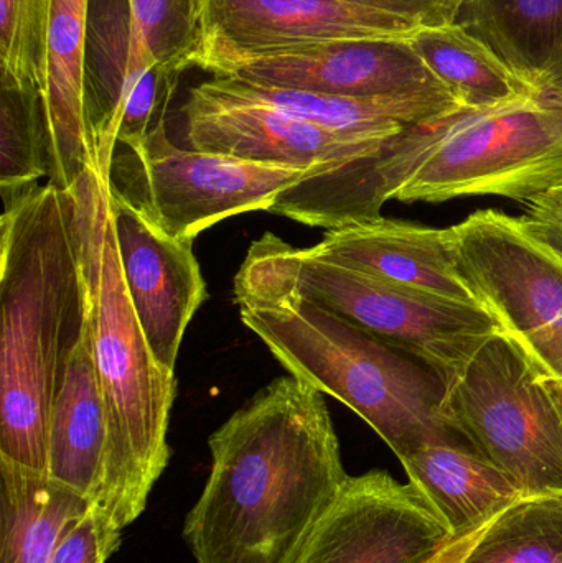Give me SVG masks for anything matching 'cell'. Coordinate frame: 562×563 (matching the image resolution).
Returning a JSON list of instances; mask_svg holds the SVG:
<instances>
[{
  "mask_svg": "<svg viewBox=\"0 0 562 563\" xmlns=\"http://www.w3.org/2000/svg\"><path fill=\"white\" fill-rule=\"evenodd\" d=\"M312 251L395 287L482 307L459 273L454 227L441 230L382 217L327 231Z\"/></svg>",
  "mask_w": 562,
  "mask_h": 563,
  "instance_id": "cell-15",
  "label": "cell"
},
{
  "mask_svg": "<svg viewBox=\"0 0 562 563\" xmlns=\"http://www.w3.org/2000/svg\"><path fill=\"white\" fill-rule=\"evenodd\" d=\"M53 5L55 0H0V85L45 95Z\"/></svg>",
  "mask_w": 562,
  "mask_h": 563,
  "instance_id": "cell-25",
  "label": "cell"
},
{
  "mask_svg": "<svg viewBox=\"0 0 562 563\" xmlns=\"http://www.w3.org/2000/svg\"><path fill=\"white\" fill-rule=\"evenodd\" d=\"M419 25L343 0H201L195 68L340 40L409 38Z\"/></svg>",
  "mask_w": 562,
  "mask_h": 563,
  "instance_id": "cell-13",
  "label": "cell"
},
{
  "mask_svg": "<svg viewBox=\"0 0 562 563\" xmlns=\"http://www.w3.org/2000/svg\"><path fill=\"white\" fill-rule=\"evenodd\" d=\"M234 300L287 373L350 407L399 462L432 443L465 442L445 420V386L428 364L297 295Z\"/></svg>",
  "mask_w": 562,
  "mask_h": 563,
  "instance_id": "cell-4",
  "label": "cell"
},
{
  "mask_svg": "<svg viewBox=\"0 0 562 563\" xmlns=\"http://www.w3.org/2000/svg\"><path fill=\"white\" fill-rule=\"evenodd\" d=\"M108 433V406L96 363L86 298L85 324L66 361L49 417L48 478L98 503Z\"/></svg>",
  "mask_w": 562,
  "mask_h": 563,
  "instance_id": "cell-16",
  "label": "cell"
},
{
  "mask_svg": "<svg viewBox=\"0 0 562 563\" xmlns=\"http://www.w3.org/2000/svg\"><path fill=\"white\" fill-rule=\"evenodd\" d=\"M71 194L109 420L104 478L95 505L122 531L145 511L152 488L170 460L167 432L177 379L152 354L129 298L109 210L108 180L91 167Z\"/></svg>",
  "mask_w": 562,
  "mask_h": 563,
  "instance_id": "cell-3",
  "label": "cell"
},
{
  "mask_svg": "<svg viewBox=\"0 0 562 563\" xmlns=\"http://www.w3.org/2000/svg\"><path fill=\"white\" fill-rule=\"evenodd\" d=\"M444 416L521 498L562 493V404L504 331L445 386Z\"/></svg>",
  "mask_w": 562,
  "mask_h": 563,
  "instance_id": "cell-7",
  "label": "cell"
},
{
  "mask_svg": "<svg viewBox=\"0 0 562 563\" xmlns=\"http://www.w3.org/2000/svg\"><path fill=\"white\" fill-rule=\"evenodd\" d=\"M49 174L42 91L0 85V194L3 203Z\"/></svg>",
  "mask_w": 562,
  "mask_h": 563,
  "instance_id": "cell-23",
  "label": "cell"
},
{
  "mask_svg": "<svg viewBox=\"0 0 562 563\" xmlns=\"http://www.w3.org/2000/svg\"><path fill=\"white\" fill-rule=\"evenodd\" d=\"M401 463L455 538L488 525L521 499L510 479L465 442L432 443Z\"/></svg>",
  "mask_w": 562,
  "mask_h": 563,
  "instance_id": "cell-18",
  "label": "cell"
},
{
  "mask_svg": "<svg viewBox=\"0 0 562 563\" xmlns=\"http://www.w3.org/2000/svg\"><path fill=\"white\" fill-rule=\"evenodd\" d=\"M91 0H55L46 46L49 184L71 191L95 165L86 124V55Z\"/></svg>",
  "mask_w": 562,
  "mask_h": 563,
  "instance_id": "cell-17",
  "label": "cell"
},
{
  "mask_svg": "<svg viewBox=\"0 0 562 563\" xmlns=\"http://www.w3.org/2000/svg\"><path fill=\"white\" fill-rule=\"evenodd\" d=\"M454 539L415 483L370 472L346 478L294 563H426Z\"/></svg>",
  "mask_w": 562,
  "mask_h": 563,
  "instance_id": "cell-12",
  "label": "cell"
},
{
  "mask_svg": "<svg viewBox=\"0 0 562 563\" xmlns=\"http://www.w3.org/2000/svg\"><path fill=\"white\" fill-rule=\"evenodd\" d=\"M494 521V519H492ZM488 525L481 526V528L474 529V531L465 532V534L458 536L448 548L442 549L438 555L431 559L426 563H462L464 561L465 555L471 551L472 545L477 542V539L481 538L484 529L487 528Z\"/></svg>",
  "mask_w": 562,
  "mask_h": 563,
  "instance_id": "cell-29",
  "label": "cell"
},
{
  "mask_svg": "<svg viewBox=\"0 0 562 563\" xmlns=\"http://www.w3.org/2000/svg\"><path fill=\"white\" fill-rule=\"evenodd\" d=\"M363 9L378 10L419 26L455 22L462 0H343Z\"/></svg>",
  "mask_w": 562,
  "mask_h": 563,
  "instance_id": "cell-28",
  "label": "cell"
},
{
  "mask_svg": "<svg viewBox=\"0 0 562 563\" xmlns=\"http://www.w3.org/2000/svg\"><path fill=\"white\" fill-rule=\"evenodd\" d=\"M462 563H562V493L518 499L488 522Z\"/></svg>",
  "mask_w": 562,
  "mask_h": 563,
  "instance_id": "cell-22",
  "label": "cell"
},
{
  "mask_svg": "<svg viewBox=\"0 0 562 563\" xmlns=\"http://www.w3.org/2000/svg\"><path fill=\"white\" fill-rule=\"evenodd\" d=\"M92 505L46 475L0 462V563H49Z\"/></svg>",
  "mask_w": 562,
  "mask_h": 563,
  "instance_id": "cell-19",
  "label": "cell"
},
{
  "mask_svg": "<svg viewBox=\"0 0 562 563\" xmlns=\"http://www.w3.org/2000/svg\"><path fill=\"white\" fill-rule=\"evenodd\" d=\"M0 462L48 476L52 407L86 317L75 195L33 185L3 203Z\"/></svg>",
  "mask_w": 562,
  "mask_h": 563,
  "instance_id": "cell-2",
  "label": "cell"
},
{
  "mask_svg": "<svg viewBox=\"0 0 562 563\" xmlns=\"http://www.w3.org/2000/svg\"><path fill=\"white\" fill-rule=\"evenodd\" d=\"M455 23L535 89L562 52V0H462Z\"/></svg>",
  "mask_w": 562,
  "mask_h": 563,
  "instance_id": "cell-21",
  "label": "cell"
},
{
  "mask_svg": "<svg viewBox=\"0 0 562 563\" xmlns=\"http://www.w3.org/2000/svg\"><path fill=\"white\" fill-rule=\"evenodd\" d=\"M121 534L101 509L92 505L88 515L63 539L49 563H108L121 544Z\"/></svg>",
  "mask_w": 562,
  "mask_h": 563,
  "instance_id": "cell-26",
  "label": "cell"
},
{
  "mask_svg": "<svg viewBox=\"0 0 562 563\" xmlns=\"http://www.w3.org/2000/svg\"><path fill=\"white\" fill-rule=\"evenodd\" d=\"M279 294L306 298L411 354L444 386L487 338L502 331L485 308L395 287L267 233L251 244L234 277V298Z\"/></svg>",
  "mask_w": 562,
  "mask_h": 563,
  "instance_id": "cell-6",
  "label": "cell"
},
{
  "mask_svg": "<svg viewBox=\"0 0 562 563\" xmlns=\"http://www.w3.org/2000/svg\"><path fill=\"white\" fill-rule=\"evenodd\" d=\"M188 147L260 164L337 174L375 157L388 139H362L327 131L244 95L231 79L194 86L181 106Z\"/></svg>",
  "mask_w": 562,
  "mask_h": 563,
  "instance_id": "cell-10",
  "label": "cell"
},
{
  "mask_svg": "<svg viewBox=\"0 0 562 563\" xmlns=\"http://www.w3.org/2000/svg\"><path fill=\"white\" fill-rule=\"evenodd\" d=\"M205 71L257 88L352 98H421L459 104L426 68L409 38L340 40L294 46L220 59L210 63Z\"/></svg>",
  "mask_w": 562,
  "mask_h": 563,
  "instance_id": "cell-11",
  "label": "cell"
},
{
  "mask_svg": "<svg viewBox=\"0 0 562 563\" xmlns=\"http://www.w3.org/2000/svg\"><path fill=\"white\" fill-rule=\"evenodd\" d=\"M129 298L157 363L175 374L185 331L208 298L194 241L175 240L109 190Z\"/></svg>",
  "mask_w": 562,
  "mask_h": 563,
  "instance_id": "cell-14",
  "label": "cell"
},
{
  "mask_svg": "<svg viewBox=\"0 0 562 563\" xmlns=\"http://www.w3.org/2000/svg\"><path fill=\"white\" fill-rule=\"evenodd\" d=\"M525 231L562 261V184L525 203Z\"/></svg>",
  "mask_w": 562,
  "mask_h": 563,
  "instance_id": "cell-27",
  "label": "cell"
},
{
  "mask_svg": "<svg viewBox=\"0 0 562 563\" xmlns=\"http://www.w3.org/2000/svg\"><path fill=\"white\" fill-rule=\"evenodd\" d=\"M375 167L386 201L504 197L527 203L562 184V98L458 108L409 125L386 141Z\"/></svg>",
  "mask_w": 562,
  "mask_h": 563,
  "instance_id": "cell-5",
  "label": "cell"
},
{
  "mask_svg": "<svg viewBox=\"0 0 562 563\" xmlns=\"http://www.w3.org/2000/svg\"><path fill=\"white\" fill-rule=\"evenodd\" d=\"M208 445L210 476L184 522L195 562H296L349 478L323 393L277 377Z\"/></svg>",
  "mask_w": 562,
  "mask_h": 563,
  "instance_id": "cell-1",
  "label": "cell"
},
{
  "mask_svg": "<svg viewBox=\"0 0 562 563\" xmlns=\"http://www.w3.org/2000/svg\"><path fill=\"white\" fill-rule=\"evenodd\" d=\"M409 43L461 108H495L540 95L459 23L419 26Z\"/></svg>",
  "mask_w": 562,
  "mask_h": 563,
  "instance_id": "cell-20",
  "label": "cell"
},
{
  "mask_svg": "<svg viewBox=\"0 0 562 563\" xmlns=\"http://www.w3.org/2000/svg\"><path fill=\"white\" fill-rule=\"evenodd\" d=\"M454 236L459 273L562 404V261L497 210L475 211Z\"/></svg>",
  "mask_w": 562,
  "mask_h": 563,
  "instance_id": "cell-9",
  "label": "cell"
},
{
  "mask_svg": "<svg viewBox=\"0 0 562 563\" xmlns=\"http://www.w3.org/2000/svg\"><path fill=\"white\" fill-rule=\"evenodd\" d=\"M312 174L309 168L177 147L162 122L142 144L115 147L106 180L111 194L155 227L175 240L195 241L228 218L269 211L287 188Z\"/></svg>",
  "mask_w": 562,
  "mask_h": 563,
  "instance_id": "cell-8",
  "label": "cell"
},
{
  "mask_svg": "<svg viewBox=\"0 0 562 563\" xmlns=\"http://www.w3.org/2000/svg\"><path fill=\"white\" fill-rule=\"evenodd\" d=\"M537 91L540 95L562 98V52L558 56L557 62L548 69L547 75L538 82Z\"/></svg>",
  "mask_w": 562,
  "mask_h": 563,
  "instance_id": "cell-30",
  "label": "cell"
},
{
  "mask_svg": "<svg viewBox=\"0 0 562 563\" xmlns=\"http://www.w3.org/2000/svg\"><path fill=\"white\" fill-rule=\"evenodd\" d=\"M132 32L158 66L180 76L201 46V0H125Z\"/></svg>",
  "mask_w": 562,
  "mask_h": 563,
  "instance_id": "cell-24",
  "label": "cell"
}]
</instances>
